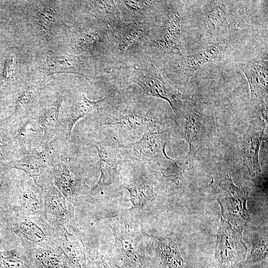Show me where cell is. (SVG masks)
I'll list each match as a JSON object with an SVG mask.
<instances>
[{
  "mask_svg": "<svg viewBox=\"0 0 268 268\" xmlns=\"http://www.w3.org/2000/svg\"><path fill=\"white\" fill-rule=\"evenodd\" d=\"M9 214L0 213V251L8 250L17 245L9 222Z\"/></svg>",
  "mask_w": 268,
  "mask_h": 268,
  "instance_id": "83f0119b",
  "label": "cell"
},
{
  "mask_svg": "<svg viewBox=\"0 0 268 268\" xmlns=\"http://www.w3.org/2000/svg\"><path fill=\"white\" fill-rule=\"evenodd\" d=\"M45 219L57 234L67 231L80 235L74 217L75 205L68 201L54 184L43 188Z\"/></svg>",
  "mask_w": 268,
  "mask_h": 268,
  "instance_id": "52a82bcc",
  "label": "cell"
},
{
  "mask_svg": "<svg viewBox=\"0 0 268 268\" xmlns=\"http://www.w3.org/2000/svg\"><path fill=\"white\" fill-rule=\"evenodd\" d=\"M227 22L225 13L220 6L217 5L207 16L206 27L210 31H213Z\"/></svg>",
  "mask_w": 268,
  "mask_h": 268,
  "instance_id": "f1b7e54d",
  "label": "cell"
},
{
  "mask_svg": "<svg viewBox=\"0 0 268 268\" xmlns=\"http://www.w3.org/2000/svg\"><path fill=\"white\" fill-rule=\"evenodd\" d=\"M92 12L95 16L102 20L113 29L124 23L115 1H90Z\"/></svg>",
  "mask_w": 268,
  "mask_h": 268,
  "instance_id": "cb8c5ba5",
  "label": "cell"
},
{
  "mask_svg": "<svg viewBox=\"0 0 268 268\" xmlns=\"http://www.w3.org/2000/svg\"><path fill=\"white\" fill-rule=\"evenodd\" d=\"M54 146L52 140L41 150L17 149L13 159L6 165L24 172L42 188L54 184L52 169Z\"/></svg>",
  "mask_w": 268,
  "mask_h": 268,
  "instance_id": "5b68a950",
  "label": "cell"
},
{
  "mask_svg": "<svg viewBox=\"0 0 268 268\" xmlns=\"http://www.w3.org/2000/svg\"><path fill=\"white\" fill-rule=\"evenodd\" d=\"M182 112L186 113L184 133L189 147L186 165L191 167L194 165L197 153L202 146L205 130L199 112L195 110H183Z\"/></svg>",
  "mask_w": 268,
  "mask_h": 268,
  "instance_id": "9a60e30c",
  "label": "cell"
},
{
  "mask_svg": "<svg viewBox=\"0 0 268 268\" xmlns=\"http://www.w3.org/2000/svg\"><path fill=\"white\" fill-rule=\"evenodd\" d=\"M39 23L44 30H47L53 27L56 21V14L50 7L45 6L37 11Z\"/></svg>",
  "mask_w": 268,
  "mask_h": 268,
  "instance_id": "f546056e",
  "label": "cell"
},
{
  "mask_svg": "<svg viewBox=\"0 0 268 268\" xmlns=\"http://www.w3.org/2000/svg\"><path fill=\"white\" fill-rule=\"evenodd\" d=\"M133 81L147 96L167 101L174 112L180 115L183 107L181 94L170 85L155 69L135 68Z\"/></svg>",
  "mask_w": 268,
  "mask_h": 268,
  "instance_id": "9c48e42d",
  "label": "cell"
},
{
  "mask_svg": "<svg viewBox=\"0 0 268 268\" xmlns=\"http://www.w3.org/2000/svg\"><path fill=\"white\" fill-rule=\"evenodd\" d=\"M57 235L58 245L65 256L68 268H87L85 248L80 235L67 231Z\"/></svg>",
  "mask_w": 268,
  "mask_h": 268,
  "instance_id": "2e32d148",
  "label": "cell"
},
{
  "mask_svg": "<svg viewBox=\"0 0 268 268\" xmlns=\"http://www.w3.org/2000/svg\"><path fill=\"white\" fill-rule=\"evenodd\" d=\"M47 67L51 74L71 73L85 77L89 71L85 57L66 55L49 57Z\"/></svg>",
  "mask_w": 268,
  "mask_h": 268,
  "instance_id": "d6986e66",
  "label": "cell"
},
{
  "mask_svg": "<svg viewBox=\"0 0 268 268\" xmlns=\"http://www.w3.org/2000/svg\"><path fill=\"white\" fill-rule=\"evenodd\" d=\"M37 88L33 86H28L18 97L13 114L7 120H12L14 132L33 112L34 104L38 96Z\"/></svg>",
  "mask_w": 268,
  "mask_h": 268,
  "instance_id": "7402d4cb",
  "label": "cell"
},
{
  "mask_svg": "<svg viewBox=\"0 0 268 268\" xmlns=\"http://www.w3.org/2000/svg\"><path fill=\"white\" fill-rule=\"evenodd\" d=\"M166 134L157 127L146 132L135 142L119 143L118 146L126 162L155 167L167 176L173 175L179 167L166 154Z\"/></svg>",
  "mask_w": 268,
  "mask_h": 268,
  "instance_id": "3957f363",
  "label": "cell"
},
{
  "mask_svg": "<svg viewBox=\"0 0 268 268\" xmlns=\"http://www.w3.org/2000/svg\"><path fill=\"white\" fill-rule=\"evenodd\" d=\"M8 217L17 245L24 249L58 246L57 234L43 217L9 213Z\"/></svg>",
  "mask_w": 268,
  "mask_h": 268,
  "instance_id": "277c9868",
  "label": "cell"
},
{
  "mask_svg": "<svg viewBox=\"0 0 268 268\" xmlns=\"http://www.w3.org/2000/svg\"><path fill=\"white\" fill-rule=\"evenodd\" d=\"M92 268H110L106 263L104 256L97 251H94L92 258Z\"/></svg>",
  "mask_w": 268,
  "mask_h": 268,
  "instance_id": "836d02e7",
  "label": "cell"
},
{
  "mask_svg": "<svg viewBox=\"0 0 268 268\" xmlns=\"http://www.w3.org/2000/svg\"><path fill=\"white\" fill-rule=\"evenodd\" d=\"M119 143L99 140L88 144L96 149L99 158L101 175L97 184L90 191V193L109 186L126 162L122 156L118 146Z\"/></svg>",
  "mask_w": 268,
  "mask_h": 268,
  "instance_id": "30bf717a",
  "label": "cell"
},
{
  "mask_svg": "<svg viewBox=\"0 0 268 268\" xmlns=\"http://www.w3.org/2000/svg\"><path fill=\"white\" fill-rule=\"evenodd\" d=\"M103 43L100 35L96 32L82 34L79 41L80 48L84 51L89 50Z\"/></svg>",
  "mask_w": 268,
  "mask_h": 268,
  "instance_id": "4dcf8cb0",
  "label": "cell"
},
{
  "mask_svg": "<svg viewBox=\"0 0 268 268\" xmlns=\"http://www.w3.org/2000/svg\"><path fill=\"white\" fill-rule=\"evenodd\" d=\"M225 45L215 43L197 53L183 56L178 63V67L183 73L190 76L202 65L213 62L224 52Z\"/></svg>",
  "mask_w": 268,
  "mask_h": 268,
  "instance_id": "ac0fdd59",
  "label": "cell"
},
{
  "mask_svg": "<svg viewBox=\"0 0 268 268\" xmlns=\"http://www.w3.org/2000/svg\"><path fill=\"white\" fill-rule=\"evenodd\" d=\"M219 190L221 197L229 205H245L247 193L234 184L230 175L223 180Z\"/></svg>",
  "mask_w": 268,
  "mask_h": 268,
  "instance_id": "4316f807",
  "label": "cell"
},
{
  "mask_svg": "<svg viewBox=\"0 0 268 268\" xmlns=\"http://www.w3.org/2000/svg\"><path fill=\"white\" fill-rule=\"evenodd\" d=\"M25 250L34 268H68L65 256L59 245Z\"/></svg>",
  "mask_w": 268,
  "mask_h": 268,
  "instance_id": "44dd1931",
  "label": "cell"
},
{
  "mask_svg": "<svg viewBox=\"0 0 268 268\" xmlns=\"http://www.w3.org/2000/svg\"><path fill=\"white\" fill-rule=\"evenodd\" d=\"M92 120L93 127L114 130L127 143L138 140L146 132L159 127L153 110L142 103H124L99 110Z\"/></svg>",
  "mask_w": 268,
  "mask_h": 268,
  "instance_id": "6da1fadb",
  "label": "cell"
},
{
  "mask_svg": "<svg viewBox=\"0 0 268 268\" xmlns=\"http://www.w3.org/2000/svg\"><path fill=\"white\" fill-rule=\"evenodd\" d=\"M16 174H12L10 171L5 170H0V214H7L10 213Z\"/></svg>",
  "mask_w": 268,
  "mask_h": 268,
  "instance_id": "484cf974",
  "label": "cell"
},
{
  "mask_svg": "<svg viewBox=\"0 0 268 268\" xmlns=\"http://www.w3.org/2000/svg\"><path fill=\"white\" fill-rule=\"evenodd\" d=\"M267 240H259L255 243L252 252L248 259V261L251 262L262 260L267 256Z\"/></svg>",
  "mask_w": 268,
  "mask_h": 268,
  "instance_id": "1f68e13d",
  "label": "cell"
},
{
  "mask_svg": "<svg viewBox=\"0 0 268 268\" xmlns=\"http://www.w3.org/2000/svg\"><path fill=\"white\" fill-rule=\"evenodd\" d=\"M0 268H34L26 250L18 245L0 251Z\"/></svg>",
  "mask_w": 268,
  "mask_h": 268,
  "instance_id": "d4e9b609",
  "label": "cell"
},
{
  "mask_svg": "<svg viewBox=\"0 0 268 268\" xmlns=\"http://www.w3.org/2000/svg\"><path fill=\"white\" fill-rule=\"evenodd\" d=\"M267 122L263 117H259L251 121L243 136L241 145L243 164L253 176L261 172L259 162V150L263 142Z\"/></svg>",
  "mask_w": 268,
  "mask_h": 268,
  "instance_id": "7c38bea8",
  "label": "cell"
},
{
  "mask_svg": "<svg viewBox=\"0 0 268 268\" xmlns=\"http://www.w3.org/2000/svg\"><path fill=\"white\" fill-rule=\"evenodd\" d=\"M147 24L141 22H125L113 28L114 43L118 54L122 55L146 32Z\"/></svg>",
  "mask_w": 268,
  "mask_h": 268,
  "instance_id": "ffe728a7",
  "label": "cell"
},
{
  "mask_svg": "<svg viewBox=\"0 0 268 268\" xmlns=\"http://www.w3.org/2000/svg\"><path fill=\"white\" fill-rule=\"evenodd\" d=\"M239 67L249 83L251 100L255 107L267 110L268 72V61L259 59L239 64Z\"/></svg>",
  "mask_w": 268,
  "mask_h": 268,
  "instance_id": "8fae6325",
  "label": "cell"
},
{
  "mask_svg": "<svg viewBox=\"0 0 268 268\" xmlns=\"http://www.w3.org/2000/svg\"><path fill=\"white\" fill-rule=\"evenodd\" d=\"M110 226L115 239L116 266L118 268H144L143 251L129 226L118 218H113Z\"/></svg>",
  "mask_w": 268,
  "mask_h": 268,
  "instance_id": "ba28073f",
  "label": "cell"
},
{
  "mask_svg": "<svg viewBox=\"0 0 268 268\" xmlns=\"http://www.w3.org/2000/svg\"><path fill=\"white\" fill-rule=\"evenodd\" d=\"M10 213L45 219L43 188L20 170L16 174Z\"/></svg>",
  "mask_w": 268,
  "mask_h": 268,
  "instance_id": "8992f818",
  "label": "cell"
},
{
  "mask_svg": "<svg viewBox=\"0 0 268 268\" xmlns=\"http://www.w3.org/2000/svg\"><path fill=\"white\" fill-rule=\"evenodd\" d=\"M107 97L92 101L88 99L83 93L79 92L72 96L65 115L59 118L60 135L66 139H70L72 129L77 122L97 111Z\"/></svg>",
  "mask_w": 268,
  "mask_h": 268,
  "instance_id": "4fadbf2b",
  "label": "cell"
},
{
  "mask_svg": "<svg viewBox=\"0 0 268 268\" xmlns=\"http://www.w3.org/2000/svg\"><path fill=\"white\" fill-rule=\"evenodd\" d=\"M154 246L165 268H186L183 258L169 240L153 237Z\"/></svg>",
  "mask_w": 268,
  "mask_h": 268,
  "instance_id": "603a6c76",
  "label": "cell"
},
{
  "mask_svg": "<svg viewBox=\"0 0 268 268\" xmlns=\"http://www.w3.org/2000/svg\"><path fill=\"white\" fill-rule=\"evenodd\" d=\"M64 100L63 94L58 95L53 102L34 110L31 114L43 131L47 144L60 135L59 116Z\"/></svg>",
  "mask_w": 268,
  "mask_h": 268,
  "instance_id": "5bb4252c",
  "label": "cell"
},
{
  "mask_svg": "<svg viewBox=\"0 0 268 268\" xmlns=\"http://www.w3.org/2000/svg\"><path fill=\"white\" fill-rule=\"evenodd\" d=\"M77 146L57 136L52 161V172L55 187L70 202L81 203L89 196L90 191L82 173L83 166L77 155Z\"/></svg>",
  "mask_w": 268,
  "mask_h": 268,
  "instance_id": "7a4b0ae2",
  "label": "cell"
},
{
  "mask_svg": "<svg viewBox=\"0 0 268 268\" xmlns=\"http://www.w3.org/2000/svg\"><path fill=\"white\" fill-rule=\"evenodd\" d=\"M16 69V63L14 57L11 56L7 58L2 72L3 79L6 82L10 81L13 78Z\"/></svg>",
  "mask_w": 268,
  "mask_h": 268,
  "instance_id": "d6a6232c",
  "label": "cell"
},
{
  "mask_svg": "<svg viewBox=\"0 0 268 268\" xmlns=\"http://www.w3.org/2000/svg\"><path fill=\"white\" fill-rule=\"evenodd\" d=\"M181 37V17L177 11L168 17L166 26L152 47L160 52L180 54Z\"/></svg>",
  "mask_w": 268,
  "mask_h": 268,
  "instance_id": "e0dca14e",
  "label": "cell"
}]
</instances>
